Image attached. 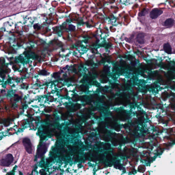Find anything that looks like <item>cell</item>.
I'll use <instances>...</instances> for the list:
<instances>
[{
	"mask_svg": "<svg viewBox=\"0 0 175 175\" xmlns=\"http://www.w3.org/2000/svg\"><path fill=\"white\" fill-rule=\"evenodd\" d=\"M14 158L15 157L12 153H6L1 159V165L3 167H9L14 162Z\"/></svg>",
	"mask_w": 175,
	"mask_h": 175,
	"instance_id": "6da1fadb",
	"label": "cell"
},
{
	"mask_svg": "<svg viewBox=\"0 0 175 175\" xmlns=\"http://www.w3.org/2000/svg\"><path fill=\"white\" fill-rule=\"evenodd\" d=\"M164 49L165 52L168 54H171L172 53V48L169 43L164 44Z\"/></svg>",
	"mask_w": 175,
	"mask_h": 175,
	"instance_id": "5b68a950",
	"label": "cell"
},
{
	"mask_svg": "<svg viewBox=\"0 0 175 175\" xmlns=\"http://www.w3.org/2000/svg\"><path fill=\"white\" fill-rule=\"evenodd\" d=\"M120 125H117L115 128V130L117 131H119L120 130Z\"/></svg>",
	"mask_w": 175,
	"mask_h": 175,
	"instance_id": "9c48e42d",
	"label": "cell"
},
{
	"mask_svg": "<svg viewBox=\"0 0 175 175\" xmlns=\"http://www.w3.org/2000/svg\"><path fill=\"white\" fill-rule=\"evenodd\" d=\"M104 155L102 154H100L99 156V159L100 160H103L104 158Z\"/></svg>",
	"mask_w": 175,
	"mask_h": 175,
	"instance_id": "30bf717a",
	"label": "cell"
},
{
	"mask_svg": "<svg viewBox=\"0 0 175 175\" xmlns=\"http://www.w3.org/2000/svg\"><path fill=\"white\" fill-rule=\"evenodd\" d=\"M106 158H107V160L109 161L112 160L113 157L112 155H111L110 154H107V156H106Z\"/></svg>",
	"mask_w": 175,
	"mask_h": 175,
	"instance_id": "52a82bcc",
	"label": "cell"
},
{
	"mask_svg": "<svg viewBox=\"0 0 175 175\" xmlns=\"http://www.w3.org/2000/svg\"><path fill=\"white\" fill-rule=\"evenodd\" d=\"M163 13V11L162 10L159 9H154L151 12L150 14V17L152 19H156Z\"/></svg>",
	"mask_w": 175,
	"mask_h": 175,
	"instance_id": "3957f363",
	"label": "cell"
},
{
	"mask_svg": "<svg viewBox=\"0 0 175 175\" xmlns=\"http://www.w3.org/2000/svg\"><path fill=\"white\" fill-rule=\"evenodd\" d=\"M144 34L140 33L138 34L137 36V40L139 43L141 44L144 43Z\"/></svg>",
	"mask_w": 175,
	"mask_h": 175,
	"instance_id": "277c9868",
	"label": "cell"
},
{
	"mask_svg": "<svg viewBox=\"0 0 175 175\" xmlns=\"http://www.w3.org/2000/svg\"><path fill=\"white\" fill-rule=\"evenodd\" d=\"M174 23V19L171 18L168 19L164 23V26H172Z\"/></svg>",
	"mask_w": 175,
	"mask_h": 175,
	"instance_id": "8992f818",
	"label": "cell"
},
{
	"mask_svg": "<svg viewBox=\"0 0 175 175\" xmlns=\"http://www.w3.org/2000/svg\"><path fill=\"white\" fill-rule=\"evenodd\" d=\"M23 144L24 145L25 149L28 153L31 154L32 152V144L29 139H24L23 141Z\"/></svg>",
	"mask_w": 175,
	"mask_h": 175,
	"instance_id": "7a4b0ae2",
	"label": "cell"
},
{
	"mask_svg": "<svg viewBox=\"0 0 175 175\" xmlns=\"http://www.w3.org/2000/svg\"><path fill=\"white\" fill-rule=\"evenodd\" d=\"M104 148L106 150L109 149L111 148V145L109 143L105 144L104 145Z\"/></svg>",
	"mask_w": 175,
	"mask_h": 175,
	"instance_id": "ba28073f",
	"label": "cell"
}]
</instances>
